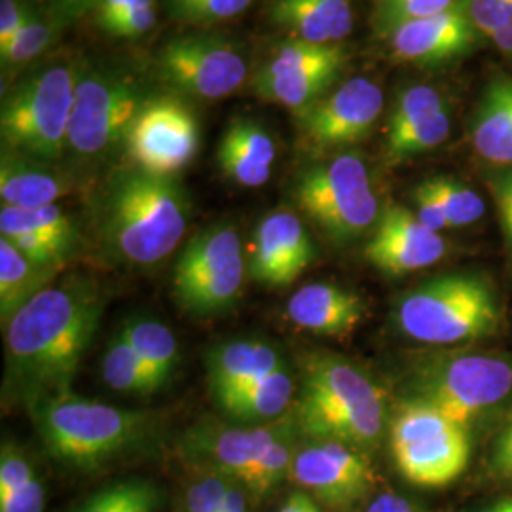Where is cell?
Returning a JSON list of instances; mask_svg holds the SVG:
<instances>
[{
  "mask_svg": "<svg viewBox=\"0 0 512 512\" xmlns=\"http://www.w3.org/2000/svg\"><path fill=\"white\" fill-rule=\"evenodd\" d=\"M103 300L92 281L50 285L6 325V391L29 408L71 393L99 327Z\"/></svg>",
  "mask_w": 512,
  "mask_h": 512,
  "instance_id": "obj_1",
  "label": "cell"
},
{
  "mask_svg": "<svg viewBox=\"0 0 512 512\" xmlns=\"http://www.w3.org/2000/svg\"><path fill=\"white\" fill-rule=\"evenodd\" d=\"M188 202L175 177L143 169L124 171L110 183L101 205V230L114 255L150 266L183 241Z\"/></svg>",
  "mask_w": 512,
  "mask_h": 512,
  "instance_id": "obj_2",
  "label": "cell"
},
{
  "mask_svg": "<svg viewBox=\"0 0 512 512\" xmlns=\"http://www.w3.org/2000/svg\"><path fill=\"white\" fill-rule=\"evenodd\" d=\"M294 420L311 440L372 448L384 433L382 391L348 361L310 355L302 363Z\"/></svg>",
  "mask_w": 512,
  "mask_h": 512,
  "instance_id": "obj_3",
  "label": "cell"
},
{
  "mask_svg": "<svg viewBox=\"0 0 512 512\" xmlns=\"http://www.w3.org/2000/svg\"><path fill=\"white\" fill-rule=\"evenodd\" d=\"M29 410L48 454L78 469L99 467L126 454L152 429L143 412L84 401L73 393L33 404Z\"/></svg>",
  "mask_w": 512,
  "mask_h": 512,
  "instance_id": "obj_4",
  "label": "cell"
},
{
  "mask_svg": "<svg viewBox=\"0 0 512 512\" xmlns=\"http://www.w3.org/2000/svg\"><path fill=\"white\" fill-rule=\"evenodd\" d=\"M78 76L80 69L73 61H55L4 93L0 109L4 148L44 164L57 162L67 150Z\"/></svg>",
  "mask_w": 512,
  "mask_h": 512,
  "instance_id": "obj_5",
  "label": "cell"
},
{
  "mask_svg": "<svg viewBox=\"0 0 512 512\" xmlns=\"http://www.w3.org/2000/svg\"><path fill=\"white\" fill-rule=\"evenodd\" d=\"M397 323L418 342L448 346L492 334L499 308L482 277L444 275L404 296L397 306Z\"/></svg>",
  "mask_w": 512,
  "mask_h": 512,
  "instance_id": "obj_6",
  "label": "cell"
},
{
  "mask_svg": "<svg viewBox=\"0 0 512 512\" xmlns=\"http://www.w3.org/2000/svg\"><path fill=\"white\" fill-rule=\"evenodd\" d=\"M294 200L338 243L361 238L380 219V203L365 162L351 154L306 169L294 186Z\"/></svg>",
  "mask_w": 512,
  "mask_h": 512,
  "instance_id": "obj_7",
  "label": "cell"
},
{
  "mask_svg": "<svg viewBox=\"0 0 512 512\" xmlns=\"http://www.w3.org/2000/svg\"><path fill=\"white\" fill-rule=\"evenodd\" d=\"M245 279V256L238 230L215 224L192 239L173 270V294L181 308L213 315L238 302Z\"/></svg>",
  "mask_w": 512,
  "mask_h": 512,
  "instance_id": "obj_8",
  "label": "cell"
},
{
  "mask_svg": "<svg viewBox=\"0 0 512 512\" xmlns=\"http://www.w3.org/2000/svg\"><path fill=\"white\" fill-rule=\"evenodd\" d=\"M147 97L139 84L109 71H80L67 148L80 158H97L124 143L131 120Z\"/></svg>",
  "mask_w": 512,
  "mask_h": 512,
  "instance_id": "obj_9",
  "label": "cell"
},
{
  "mask_svg": "<svg viewBox=\"0 0 512 512\" xmlns=\"http://www.w3.org/2000/svg\"><path fill=\"white\" fill-rule=\"evenodd\" d=\"M416 387L414 399L435 406L467 429L475 416L511 393L512 365L484 355L450 357L427 366Z\"/></svg>",
  "mask_w": 512,
  "mask_h": 512,
  "instance_id": "obj_10",
  "label": "cell"
},
{
  "mask_svg": "<svg viewBox=\"0 0 512 512\" xmlns=\"http://www.w3.org/2000/svg\"><path fill=\"white\" fill-rule=\"evenodd\" d=\"M124 145L137 169L175 177L198 154V116L179 93L152 95L131 120Z\"/></svg>",
  "mask_w": 512,
  "mask_h": 512,
  "instance_id": "obj_11",
  "label": "cell"
},
{
  "mask_svg": "<svg viewBox=\"0 0 512 512\" xmlns=\"http://www.w3.org/2000/svg\"><path fill=\"white\" fill-rule=\"evenodd\" d=\"M346 61L340 44L291 38L253 76V92L294 112L310 107L332 86Z\"/></svg>",
  "mask_w": 512,
  "mask_h": 512,
  "instance_id": "obj_12",
  "label": "cell"
},
{
  "mask_svg": "<svg viewBox=\"0 0 512 512\" xmlns=\"http://www.w3.org/2000/svg\"><path fill=\"white\" fill-rule=\"evenodd\" d=\"M158 73L183 97L222 99L247 80L243 55L224 38L190 35L173 38L158 54Z\"/></svg>",
  "mask_w": 512,
  "mask_h": 512,
  "instance_id": "obj_13",
  "label": "cell"
},
{
  "mask_svg": "<svg viewBox=\"0 0 512 512\" xmlns=\"http://www.w3.org/2000/svg\"><path fill=\"white\" fill-rule=\"evenodd\" d=\"M298 431L294 414L268 421L262 427H224L215 421H202L184 439V454L205 473L243 482L270 446Z\"/></svg>",
  "mask_w": 512,
  "mask_h": 512,
  "instance_id": "obj_14",
  "label": "cell"
},
{
  "mask_svg": "<svg viewBox=\"0 0 512 512\" xmlns=\"http://www.w3.org/2000/svg\"><path fill=\"white\" fill-rule=\"evenodd\" d=\"M384 110V93L366 78H353L329 97L296 112L304 139L317 148L346 147L365 139Z\"/></svg>",
  "mask_w": 512,
  "mask_h": 512,
  "instance_id": "obj_15",
  "label": "cell"
},
{
  "mask_svg": "<svg viewBox=\"0 0 512 512\" xmlns=\"http://www.w3.org/2000/svg\"><path fill=\"white\" fill-rule=\"evenodd\" d=\"M294 482L332 509H348L368 495L374 484L370 463L359 450L329 440H313L296 452Z\"/></svg>",
  "mask_w": 512,
  "mask_h": 512,
  "instance_id": "obj_16",
  "label": "cell"
},
{
  "mask_svg": "<svg viewBox=\"0 0 512 512\" xmlns=\"http://www.w3.org/2000/svg\"><path fill=\"white\" fill-rule=\"evenodd\" d=\"M315 258L310 234L287 209L266 215L256 226L249 253V275L270 287H285L296 281Z\"/></svg>",
  "mask_w": 512,
  "mask_h": 512,
  "instance_id": "obj_17",
  "label": "cell"
},
{
  "mask_svg": "<svg viewBox=\"0 0 512 512\" xmlns=\"http://www.w3.org/2000/svg\"><path fill=\"white\" fill-rule=\"evenodd\" d=\"M446 251L440 234L421 224L416 213L401 205H387L365 255L370 264L389 275L418 272L437 264Z\"/></svg>",
  "mask_w": 512,
  "mask_h": 512,
  "instance_id": "obj_18",
  "label": "cell"
},
{
  "mask_svg": "<svg viewBox=\"0 0 512 512\" xmlns=\"http://www.w3.org/2000/svg\"><path fill=\"white\" fill-rule=\"evenodd\" d=\"M389 44L395 57L418 65H439L475 46L476 29L463 2L437 16L414 19L393 27Z\"/></svg>",
  "mask_w": 512,
  "mask_h": 512,
  "instance_id": "obj_19",
  "label": "cell"
},
{
  "mask_svg": "<svg viewBox=\"0 0 512 512\" xmlns=\"http://www.w3.org/2000/svg\"><path fill=\"white\" fill-rule=\"evenodd\" d=\"M285 366L289 365L274 346L258 340L226 342L207 353L209 385L217 403L270 378Z\"/></svg>",
  "mask_w": 512,
  "mask_h": 512,
  "instance_id": "obj_20",
  "label": "cell"
},
{
  "mask_svg": "<svg viewBox=\"0 0 512 512\" xmlns=\"http://www.w3.org/2000/svg\"><path fill=\"white\" fill-rule=\"evenodd\" d=\"M287 315L294 327L321 336H348L365 317L363 300L332 283H310L289 298Z\"/></svg>",
  "mask_w": 512,
  "mask_h": 512,
  "instance_id": "obj_21",
  "label": "cell"
},
{
  "mask_svg": "<svg viewBox=\"0 0 512 512\" xmlns=\"http://www.w3.org/2000/svg\"><path fill=\"white\" fill-rule=\"evenodd\" d=\"M401 475L423 488H442L454 482L467 467L471 444L467 429L393 448Z\"/></svg>",
  "mask_w": 512,
  "mask_h": 512,
  "instance_id": "obj_22",
  "label": "cell"
},
{
  "mask_svg": "<svg viewBox=\"0 0 512 512\" xmlns=\"http://www.w3.org/2000/svg\"><path fill=\"white\" fill-rule=\"evenodd\" d=\"M220 169L234 183L258 188L272 177L275 145L272 135L253 120H234L220 141Z\"/></svg>",
  "mask_w": 512,
  "mask_h": 512,
  "instance_id": "obj_23",
  "label": "cell"
},
{
  "mask_svg": "<svg viewBox=\"0 0 512 512\" xmlns=\"http://www.w3.org/2000/svg\"><path fill=\"white\" fill-rule=\"evenodd\" d=\"M270 18L293 38L338 44L353 29L349 0H274Z\"/></svg>",
  "mask_w": 512,
  "mask_h": 512,
  "instance_id": "obj_24",
  "label": "cell"
},
{
  "mask_svg": "<svg viewBox=\"0 0 512 512\" xmlns=\"http://www.w3.org/2000/svg\"><path fill=\"white\" fill-rule=\"evenodd\" d=\"M67 177L55 173L50 164L37 162L14 150L2 148L0 160V198L2 205L35 209L54 205L69 194Z\"/></svg>",
  "mask_w": 512,
  "mask_h": 512,
  "instance_id": "obj_25",
  "label": "cell"
},
{
  "mask_svg": "<svg viewBox=\"0 0 512 512\" xmlns=\"http://www.w3.org/2000/svg\"><path fill=\"white\" fill-rule=\"evenodd\" d=\"M473 147L495 165H512V78H495L473 118Z\"/></svg>",
  "mask_w": 512,
  "mask_h": 512,
  "instance_id": "obj_26",
  "label": "cell"
},
{
  "mask_svg": "<svg viewBox=\"0 0 512 512\" xmlns=\"http://www.w3.org/2000/svg\"><path fill=\"white\" fill-rule=\"evenodd\" d=\"M61 266H40L0 238V319L6 327L35 296L50 287Z\"/></svg>",
  "mask_w": 512,
  "mask_h": 512,
  "instance_id": "obj_27",
  "label": "cell"
},
{
  "mask_svg": "<svg viewBox=\"0 0 512 512\" xmlns=\"http://www.w3.org/2000/svg\"><path fill=\"white\" fill-rule=\"evenodd\" d=\"M293 397V374L285 366L270 378L220 401L219 406L234 420L274 421L287 414Z\"/></svg>",
  "mask_w": 512,
  "mask_h": 512,
  "instance_id": "obj_28",
  "label": "cell"
},
{
  "mask_svg": "<svg viewBox=\"0 0 512 512\" xmlns=\"http://www.w3.org/2000/svg\"><path fill=\"white\" fill-rule=\"evenodd\" d=\"M46 490L31 459L14 444L0 452V512H44Z\"/></svg>",
  "mask_w": 512,
  "mask_h": 512,
  "instance_id": "obj_29",
  "label": "cell"
},
{
  "mask_svg": "<svg viewBox=\"0 0 512 512\" xmlns=\"http://www.w3.org/2000/svg\"><path fill=\"white\" fill-rule=\"evenodd\" d=\"M0 234L2 238L18 234H35L40 238L52 239L71 251L76 239V228L73 219L57 203L35 209L2 205Z\"/></svg>",
  "mask_w": 512,
  "mask_h": 512,
  "instance_id": "obj_30",
  "label": "cell"
},
{
  "mask_svg": "<svg viewBox=\"0 0 512 512\" xmlns=\"http://www.w3.org/2000/svg\"><path fill=\"white\" fill-rule=\"evenodd\" d=\"M67 25L69 23L59 18L55 12L40 14L33 10L16 38L0 50L2 73H19L35 63L40 55L46 54L54 46L59 33Z\"/></svg>",
  "mask_w": 512,
  "mask_h": 512,
  "instance_id": "obj_31",
  "label": "cell"
},
{
  "mask_svg": "<svg viewBox=\"0 0 512 512\" xmlns=\"http://www.w3.org/2000/svg\"><path fill=\"white\" fill-rule=\"evenodd\" d=\"M103 378L112 389L129 395H152L165 385L120 334L110 340L105 351Z\"/></svg>",
  "mask_w": 512,
  "mask_h": 512,
  "instance_id": "obj_32",
  "label": "cell"
},
{
  "mask_svg": "<svg viewBox=\"0 0 512 512\" xmlns=\"http://www.w3.org/2000/svg\"><path fill=\"white\" fill-rule=\"evenodd\" d=\"M154 374L167 384L179 365V342L175 334L158 321L139 319L126 323L118 332Z\"/></svg>",
  "mask_w": 512,
  "mask_h": 512,
  "instance_id": "obj_33",
  "label": "cell"
},
{
  "mask_svg": "<svg viewBox=\"0 0 512 512\" xmlns=\"http://www.w3.org/2000/svg\"><path fill=\"white\" fill-rule=\"evenodd\" d=\"M162 490L143 478L118 480L88 495L74 512H158Z\"/></svg>",
  "mask_w": 512,
  "mask_h": 512,
  "instance_id": "obj_34",
  "label": "cell"
},
{
  "mask_svg": "<svg viewBox=\"0 0 512 512\" xmlns=\"http://www.w3.org/2000/svg\"><path fill=\"white\" fill-rule=\"evenodd\" d=\"M450 131H452V116L448 107H444L401 133L387 135V143H385L387 160L393 164H399L412 156L433 150L448 139Z\"/></svg>",
  "mask_w": 512,
  "mask_h": 512,
  "instance_id": "obj_35",
  "label": "cell"
},
{
  "mask_svg": "<svg viewBox=\"0 0 512 512\" xmlns=\"http://www.w3.org/2000/svg\"><path fill=\"white\" fill-rule=\"evenodd\" d=\"M458 429H465L458 423L448 420L435 406L410 399L401 406L391 427V448L406 446L420 440L440 437Z\"/></svg>",
  "mask_w": 512,
  "mask_h": 512,
  "instance_id": "obj_36",
  "label": "cell"
},
{
  "mask_svg": "<svg viewBox=\"0 0 512 512\" xmlns=\"http://www.w3.org/2000/svg\"><path fill=\"white\" fill-rule=\"evenodd\" d=\"M296 435L298 433L274 442L270 446V450L264 454V458L260 459L253 467V471L245 476L241 486L249 494L266 497L270 492H274L287 476H291L294 456L298 452L296 442H294Z\"/></svg>",
  "mask_w": 512,
  "mask_h": 512,
  "instance_id": "obj_37",
  "label": "cell"
},
{
  "mask_svg": "<svg viewBox=\"0 0 512 512\" xmlns=\"http://www.w3.org/2000/svg\"><path fill=\"white\" fill-rule=\"evenodd\" d=\"M431 186L444 209L448 226H454V228L467 226L484 215L486 207L482 198L469 186L458 183L456 179H450V177L431 179Z\"/></svg>",
  "mask_w": 512,
  "mask_h": 512,
  "instance_id": "obj_38",
  "label": "cell"
},
{
  "mask_svg": "<svg viewBox=\"0 0 512 512\" xmlns=\"http://www.w3.org/2000/svg\"><path fill=\"white\" fill-rule=\"evenodd\" d=\"M444 107H446V103H444V99H442V95H440L437 88L425 86V84L412 86L397 97L393 112L389 116L387 135L401 133L404 129L418 124L421 120H425L427 116L439 112Z\"/></svg>",
  "mask_w": 512,
  "mask_h": 512,
  "instance_id": "obj_39",
  "label": "cell"
},
{
  "mask_svg": "<svg viewBox=\"0 0 512 512\" xmlns=\"http://www.w3.org/2000/svg\"><path fill=\"white\" fill-rule=\"evenodd\" d=\"M253 0H169L173 18L190 25H215L241 16Z\"/></svg>",
  "mask_w": 512,
  "mask_h": 512,
  "instance_id": "obj_40",
  "label": "cell"
},
{
  "mask_svg": "<svg viewBox=\"0 0 512 512\" xmlns=\"http://www.w3.org/2000/svg\"><path fill=\"white\" fill-rule=\"evenodd\" d=\"M461 2L463 0H378V21L385 33H389L401 23L437 16Z\"/></svg>",
  "mask_w": 512,
  "mask_h": 512,
  "instance_id": "obj_41",
  "label": "cell"
},
{
  "mask_svg": "<svg viewBox=\"0 0 512 512\" xmlns=\"http://www.w3.org/2000/svg\"><path fill=\"white\" fill-rule=\"evenodd\" d=\"M226 484V476L205 473L203 478L186 490L184 512H222Z\"/></svg>",
  "mask_w": 512,
  "mask_h": 512,
  "instance_id": "obj_42",
  "label": "cell"
},
{
  "mask_svg": "<svg viewBox=\"0 0 512 512\" xmlns=\"http://www.w3.org/2000/svg\"><path fill=\"white\" fill-rule=\"evenodd\" d=\"M156 19H158L156 2H150V4H143V6L129 10L128 14L112 21L103 31L118 38L143 37L154 29Z\"/></svg>",
  "mask_w": 512,
  "mask_h": 512,
  "instance_id": "obj_43",
  "label": "cell"
},
{
  "mask_svg": "<svg viewBox=\"0 0 512 512\" xmlns=\"http://www.w3.org/2000/svg\"><path fill=\"white\" fill-rule=\"evenodd\" d=\"M505 2L507 0H463V6L476 31L492 40L501 29Z\"/></svg>",
  "mask_w": 512,
  "mask_h": 512,
  "instance_id": "obj_44",
  "label": "cell"
},
{
  "mask_svg": "<svg viewBox=\"0 0 512 512\" xmlns=\"http://www.w3.org/2000/svg\"><path fill=\"white\" fill-rule=\"evenodd\" d=\"M414 202H416V217L420 219L423 226L437 232L448 228V220L444 215V209L440 205L439 198L431 186V181L420 184L414 190Z\"/></svg>",
  "mask_w": 512,
  "mask_h": 512,
  "instance_id": "obj_45",
  "label": "cell"
},
{
  "mask_svg": "<svg viewBox=\"0 0 512 512\" xmlns=\"http://www.w3.org/2000/svg\"><path fill=\"white\" fill-rule=\"evenodd\" d=\"M488 186H490L492 196L497 203V211H499L505 238L512 247V167L494 173L488 181Z\"/></svg>",
  "mask_w": 512,
  "mask_h": 512,
  "instance_id": "obj_46",
  "label": "cell"
},
{
  "mask_svg": "<svg viewBox=\"0 0 512 512\" xmlns=\"http://www.w3.org/2000/svg\"><path fill=\"white\" fill-rule=\"evenodd\" d=\"M31 12L33 8L19 0H0V50L16 38Z\"/></svg>",
  "mask_w": 512,
  "mask_h": 512,
  "instance_id": "obj_47",
  "label": "cell"
},
{
  "mask_svg": "<svg viewBox=\"0 0 512 512\" xmlns=\"http://www.w3.org/2000/svg\"><path fill=\"white\" fill-rule=\"evenodd\" d=\"M156 0H99L97 4V21L101 25V29H105L112 21L122 18L124 14H128L129 10L143 6V4H150Z\"/></svg>",
  "mask_w": 512,
  "mask_h": 512,
  "instance_id": "obj_48",
  "label": "cell"
},
{
  "mask_svg": "<svg viewBox=\"0 0 512 512\" xmlns=\"http://www.w3.org/2000/svg\"><path fill=\"white\" fill-rule=\"evenodd\" d=\"M494 469L497 475L512 480V420L495 444Z\"/></svg>",
  "mask_w": 512,
  "mask_h": 512,
  "instance_id": "obj_49",
  "label": "cell"
},
{
  "mask_svg": "<svg viewBox=\"0 0 512 512\" xmlns=\"http://www.w3.org/2000/svg\"><path fill=\"white\" fill-rule=\"evenodd\" d=\"M99 0H52V12H55L61 19L67 23H73L76 19L86 16L97 8Z\"/></svg>",
  "mask_w": 512,
  "mask_h": 512,
  "instance_id": "obj_50",
  "label": "cell"
},
{
  "mask_svg": "<svg viewBox=\"0 0 512 512\" xmlns=\"http://www.w3.org/2000/svg\"><path fill=\"white\" fill-rule=\"evenodd\" d=\"M366 512H420L408 499H404L401 495L382 494L376 497Z\"/></svg>",
  "mask_w": 512,
  "mask_h": 512,
  "instance_id": "obj_51",
  "label": "cell"
},
{
  "mask_svg": "<svg viewBox=\"0 0 512 512\" xmlns=\"http://www.w3.org/2000/svg\"><path fill=\"white\" fill-rule=\"evenodd\" d=\"M277 512H323L319 503L304 490H296L285 499L281 509Z\"/></svg>",
  "mask_w": 512,
  "mask_h": 512,
  "instance_id": "obj_52",
  "label": "cell"
},
{
  "mask_svg": "<svg viewBox=\"0 0 512 512\" xmlns=\"http://www.w3.org/2000/svg\"><path fill=\"white\" fill-rule=\"evenodd\" d=\"M497 50H501L503 54L512 55V0L505 2V16H503V23L501 29L495 33L492 38Z\"/></svg>",
  "mask_w": 512,
  "mask_h": 512,
  "instance_id": "obj_53",
  "label": "cell"
},
{
  "mask_svg": "<svg viewBox=\"0 0 512 512\" xmlns=\"http://www.w3.org/2000/svg\"><path fill=\"white\" fill-rule=\"evenodd\" d=\"M482 512H512V497L509 499H501V501H497L494 507H490L488 511Z\"/></svg>",
  "mask_w": 512,
  "mask_h": 512,
  "instance_id": "obj_54",
  "label": "cell"
}]
</instances>
